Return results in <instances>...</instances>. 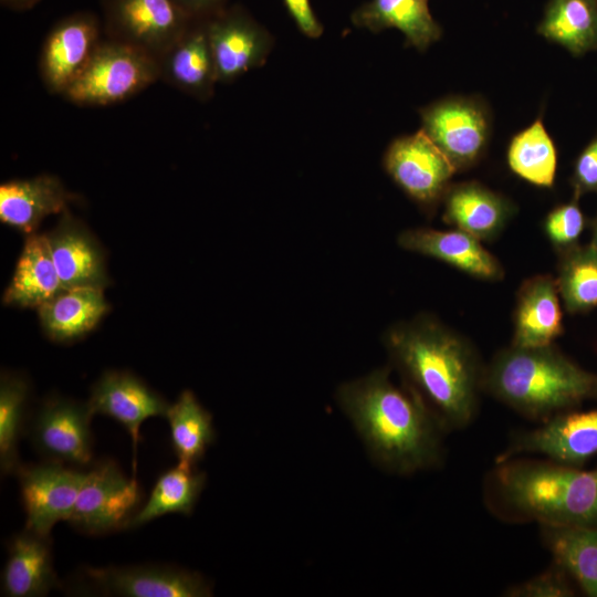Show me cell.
Segmentation results:
<instances>
[{"mask_svg": "<svg viewBox=\"0 0 597 597\" xmlns=\"http://www.w3.org/2000/svg\"><path fill=\"white\" fill-rule=\"evenodd\" d=\"M385 345L402 385L423 401L447 433L473 422L484 366L462 335L421 315L390 327Z\"/></svg>", "mask_w": 597, "mask_h": 597, "instance_id": "cell-1", "label": "cell"}, {"mask_svg": "<svg viewBox=\"0 0 597 597\" xmlns=\"http://www.w3.org/2000/svg\"><path fill=\"white\" fill-rule=\"evenodd\" d=\"M336 399L380 468L409 475L441 467L446 430L415 392L390 380L388 368L343 384Z\"/></svg>", "mask_w": 597, "mask_h": 597, "instance_id": "cell-2", "label": "cell"}, {"mask_svg": "<svg viewBox=\"0 0 597 597\" xmlns=\"http://www.w3.org/2000/svg\"><path fill=\"white\" fill-rule=\"evenodd\" d=\"M484 496L492 512L505 521L597 526V470L517 457L496 463Z\"/></svg>", "mask_w": 597, "mask_h": 597, "instance_id": "cell-3", "label": "cell"}, {"mask_svg": "<svg viewBox=\"0 0 597 597\" xmlns=\"http://www.w3.org/2000/svg\"><path fill=\"white\" fill-rule=\"evenodd\" d=\"M482 389L520 415L543 422L597 398V374L582 368L554 344L511 345L484 366Z\"/></svg>", "mask_w": 597, "mask_h": 597, "instance_id": "cell-4", "label": "cell"}, {"mask_svg": "<svg viewBox=\"0 0 597 597\" xmlns=\"http://www.w3.org/2000/svg\"><path fill=\"white\" fill-rule=\"evenodd\" d=\"M160 80L159 63L132 45L103 38L91 60L63 93L80 106L125 102Z\"/></svg>", "mask_w": 597, "mask_h": 597, "instance_id": "cell-5", "label": "cell"}, {"mask_svg": "<svg viewBox=\"0 0 597 597\" xmlns=\"http://www.w3.org/2000/svg\"><path fill=\"white\" fill-rule=\"evenodd\" d=\"M135 478H127L113 460H100L85 470L75 506L67 523L88 535L129 527L140 504Z\"/></svg>", "mask_w": 597, "mask_h": 597, "instance_id": "cell-6", "label": "cell"}, {"mask_svg": "<svg viewBox=\"0 0 597 597\" xmlns=\"http://www.w3.org/2000/svg\"><path fill=\"white\" fill-rule=\"evenodd\" d=\"M101 11L105 38L157 60L193 21L171 0H101Z\"/></svg>", "mask_w": 597, "mask_h": 597, "instance_id": "cell-7", "label": "cell"}, {"mask_svg": "<svg viewBox=\"0 0 597 597\" xmlns=\"http://www.w3.org/2000/svg\"><path fill=\"white\" fill-rule=\"evenodd\" d=\"M596 453L597 409H570L540 422L536 428L513 432L495 463L536 454L559 464L582 468Z\"/></svg>", "mask_w": 597, "mask_h": 597, "instance_id": "cell-8", "label": "cell"}, {"mask_svg": "<svg viewBox=\"0 0 597 597\" xmlns=\"http://www.w3.org/2000/svg\"><path fill=\"white\" fill-rule=\"evenodd\" d=\"M93 417L87 401L50 397L39 406L27 432L45 461L82 468L92 462Z\"/></svg>", "mask_w": 597, "mask_h": 597, "instance_id": "cell-9", "label": "cell"}, {"mask_svg": "<svg viewBox=\"0 0 597 597\" xmlns=\"http://www.w3.org/2000/svg\"><path fill=\"white\" fill-rule=\"evenodd\" d=\"M420 113L421 130L457 171L473 165L484 153L490 136V117L482 102L470 97H447Z\"/></svg>", "mask_w": 597, "mask_h": 597, "instance_id": "cell-10", "label": "cell"}, {"mask_svg": "<svg viewBox=\"0 0 597 597\" xmlns=\"http://www.w3.org/2000/svg\"><path fill=\"white\" fill-rule=\"evenodd\" d=\"M88 591L121 597H207L212 585L199 573L172 565L84 567Z\"/></svg>", "mask_w": 597, "mask_h": 597, "instance_id": "cell-11", "label": "cell"}, {"mask_svg": "<svg viewBox=\"0 0 597 597\" xmlns=\"http://www.w3.org/2000/svg\"><path fill=\"white\" fill-rule=\"evenodd\" d=\"M103 27L92 11H76L49 30L39 55V75L51 94L63 95L96 51Z\"/></svg>", "mask_w": 597, "mask_h": 597, "instance_id": "cell-12", "label": "cell"}, {"mask_svg": "<svg viewBox=\"0 0 597 597\" xmlns=\"http://www.w3.org/2000/svg\"><path fill=\"white\" fill-rule=\"evenodd\" d=\"M20 483L25 527L50 535L53 526L67 522L85 479V471L45 461L21 465L15 474Z\"/></svg>", "mask_w": 597, "mask_h": 597, "instance_id": "cell-13", "label": "cell"}, {"mask_svg": "<svg viewBox=\"0 0 597 597\" xmlns=\"http://www.w3.org/2000/svg\"><path fill=\"white\" fill-rule=\"evenodd\" d=\"M384 165L394 181L423 207H432L443 199L457 171L421 129L394 140Z\"/></svg>", "mask_w": 597, "mask_h": 597, "instance_id": "cell-14", "label": "cell"}, {"mask_svg": "<svg viewBox=\"0 0 597 597\" xmlns=\"http://www.w3.org/2000/svg\"><path fill=\"white\" fill-rule=\"evenodd\" d=\"M218 83H231L264 64L270 33L241 6L227 7L206 20Z\"/></svg>", "mask_w": 597, "mask_h": 597, "instance_id": "cell-15", "label": "cell"}, {"mask_svg": "<svg viewBox=\"0 0 597 597\" xmlns=\"http://www.w3.org/2000/svg\"><path fill=\"white\" fill-rule=\"evenodd\" d=\"M92 413L107 416L129 433L134 454L143 422L166 417L170 404L142 379L128 371L107 370L94 384L87 400Z\"/></svg>", "mask_w": 597, "mask_h": 597, "instance_id": "cell-16", "label": "cell"}, {"mask_svg": "<svg viewBox=\"0 0 597 597\" xmlns=\"http://www.w3.org/2000/svg\"><path fill=\"white\" fill-rule=\"evenodd\" d=\"M45 233L63 290L103 289L109 284L103 249L87 227L69 209Z\"/></svg>", "mask_w": 597, "mask_h": 597, "instance_id": "cell-17", "label": "cell"}, {"mask_svg": "<svg viewBox=\"0 0 597 597\" xmlns=\"http://www.w3.org/2000/svg\"><path fill=\"white\" fill-rule=\"evenodd\" d=\"M398 244L408 251L440 260L480 280L499 281L504 276L501 262L479 239L460 229H409L399 234Z\"/></svg>", "mask_w": 597, "mask_h": 597, "instance_id": "cell-18", "label": "cell"}, {"mask_svg": "<svg viewBox=\"0 0 597 597\" xmlns=\"http://www.w3.org/2000/svg\"><path fill=\"white\" fill-rule=\"evenodd\" d=\"M160 80L199 101H208L218 83L206 20H193L159 59Z\"/></svg>", "mask_w": 597, "mask_h": 597, "instance_id": "cell-19", "label": "cell"}, {"mask_svg": "<svg viewBox=\"0 0 597 597\" xmlns=\"http://www.w3.org/2000/svg\"><path fill=\"white\" fill-rule=\"evenodd\" d=\"M60 586L50 535L27 527L14 534L8 542V557L1 576L2 595L41 597Z\"/></svg>", "mask_w": 597, "mask_h": 597, "instance_id": "cell-20", "label": "cell"}, {"mask_svg": "<svg viewBox=\"0 0 597 597\" xmlns=\"http://www.w3.org/2000/svg\"><path fill=\"white\" fill-rule=\"evenodd\" d=\"M559 298L552 275L537 274L525 280L516 295L511 345L542 347L554 344L564 331Z\"/></svg>", "mask_w": 597, "mask_h": 597, "instance_id": "cell-21", "label": "cell"}, {"mask_svg": "<svg viewBox=\"0 0 597 597\" xmlns=\"http://www.w3.org/2000/svg\"><path fill=\"white\" fill-rule=\"evenodd\" d=\"M72 200L74 196L53 175L10 180L0 186V220L33 233L44 218L62 213Z\"/></svg>", "mask_w": 597, "mask_h": 597, "instance_id": "cell-22", "label": "cell"}, {"mask_svg": "<svg viewBox=\"0 0 597 597\" xmlns=\"http://www.w3.org/2000/svg\"><path fill=\"white\" fill-rule=\"evenodd\" d=\"M443 201L444 222L480 241L494 239L514 211L510 200L478 182L449 186Z\"/></svg>", "mask_w": 597, "mask_h": 597, "instance_id": "cell-23", "label": "cell"}, {"mask_svg": "<svg viewBox=\"0 0 597 597\" xmlns=\"http://www.w3.org/2000/svg\"><path fill=\"white\" fill-rule=\"evenodd\" d=\"M62 291L46 234L31 233L3 294V303L18 307H39Z\"/></svg>", "mask_w": 597, "mask_h": 597, "instance_id": "cell-24", "label": "cell"}, {"mask_svg": "<svg viewBox=\"0 0 597 597\" xmlns=\"http://www.w3.org/2000/svg\"><path fill=\"white\" fill-rule=\"evenodd\" d=\"M352 21L371 32L396 28L420 51L438 41L442 33L430 13L428 0H370L353 12Z\"/></svg>", "mask_w": 597, "mask_h": 597, "instance_id": "cell-25", "label": "cell"}, {"mask_svg": "<svg viewBox=\"0 0 597 597\" xmlns=\"http://www.w3.org/2000/svg\"><path fill=\"white\" fill-rule=\"evenodd\" d=\"M103 289L63 290L38 307L45 335L60 343L75 341L92 331L108 311Z\"/></svg>", "mask_w": 597, "mask_h": 597, "instance_id": "cell-26", "label": "cell"}, {"mask_svg": "<svg viewBox=\"0 0 597 597\" xmlns=\"http://www.w3.org/2000/svg\"><path fill=\"white\" fill-rule=\"evenodd\" d=\"M545 548L587 596L597 597V526L540 525Z\"/></svg>", "mask_w": 597, "mask_h": 597, "instance_id": "cell-27", "label": "cell"}, {"mask_svg": "<svg viewBox=\"0 0 597 597\" xmlns=\"http://www.w3.org/2000/svg\"><path fill=\"white\" fill-rule=\"evenodd\" d=\"M207 475L197 465L177 462L163 472L146 501L129 523V527L142 526L167 514L190 515L206 485Z\"/></svg>", "mask_w": 597, "mask_h": 597, "instance_id": "cell-28", "label": "cell"}, {"mask_svg": "<svg viewBox=\"0 0 597 597\" xmlns=\"http://www.w3.org/2000/svg\"><path fill=\"white\" fill-rule=\"evenodd\" d=\"M537 32L574 55L597 49V0H548Z\"/></svg>", "mask_w": 597, "mask_h": 597, "instance_id": "cell-29", "label": "cell"}, {"mask_svg": "<svg viewBox=\"0 0 597 597\" xmlns=\"http://www.w3.org/2000/svg\"><path fill=\"white\" fill-rule=\"evenodd\" d=\"M170 442L179 463L197 465L216 439L211 413L191 390H184L169 406Z\"/></svg>", "mask_w": 597, "mask_h": 597, "instance_id": "cell-30", "label": "cell"}, {"mask_svg": "<svg viewBox=\"0 0 597 597\" xmlns=\"http://www.w3.org/2000/svg\"><path fill=\"white\" fill-rule=\"evenodd\" d=\"M559 252L556 284L568 313L597 307V247L578 243Z\"/></svg>", "mask_w": 597, "mask_h": 597, "instance_id": "cell-31", "label": "cell"}, {"mask_svg": "<svg viewBox=\"0 0 597 597\" xmlns=\"http://www.w3.org/2000/svg\"><path fill=\"white\" fill-rule=\"evenodd\" d=\"M507 164L514 174L535 186H553L557 150L541 118L512 138Z\"/></svg>", "mask_w": 597, "mask_h": 597, "instance_id": "cell-32", "label": "cell"}, {"mask_svg": "<svg viewBox=\"0 0 597 597\" xmlns=\"http://www.w3.org/2000/svg\"><path fill=\"white\" fill-rule=\"evenodd\" d=\"M30 387L20 374L2 371L0 378V468L3 475L17 474L22 465L18 446L28 428Z\"/></svg>", "mask_w": 597, "mask_h": 597, "instance_id": "cell-33", "label": "cell"}, {"mask_svg": "<svg viewBox=\"0 0 597 597\" xmlns=\"http://www.w3.org/2000/svg\"><path fill=\"white\" fill-rule=\"evenodd\" d=\"M573 578L557 563L541 574L519 584L509 586L504 597H572L576 595Z\"/></svg>", "mask_w": 597, "mask_h": 597, "instance_id": "cell-34", "label": "cell"}, {"mask_svg": "<svg viewBox=\"0 0 597 597\" xmlns=\"http://www.w3.org/2000/svg\"><path fill=\"white\" fill-rule=\"evenodd\" d=\"M579 198L554 208L546 217L545 233L557 251L577 244L586 227V218L579 205Z\"/></svg>", "mask_w": 597, "mask_h": 597, "instance_id": "cell-35", "label": "cell"}, {"mask_svg": "<svg viewBox=\"0 0 597 597\" xmlns=\"http://www.w3.org/2000/svg\"><path fill=\"white\" fill-rule=\"evenodd\" d=\"M570 182L577 198L597 192V134L577 157Z\"/></svg>", "mask_w": 597, "mask_h": 597, "instance_id": "cell-36", "label": "cell"}, {"mask_svg": "<svg viewBox=\"0 0 597 597\" xmlns=\"http://www.w3.org/2000/svg\"><path fill=\"white\" fill-rule=\"evenodd\" d=\"M283 2L303 34L315 39L323 33V27L315 15L310 0H283Z\"/></svg>", "mask_w": 597, "mask_h": 597, "instance_id": "cell-37", "label": "cell"}, {"mask_svg": "<svg viewBox=\"0 0 597 597\" xmlns=\"http://www.w3.org/2000/svg\"><path fill=\"white\" fill-rule=\"evenodd\" d=\"M192 20H207L228 6L229 0H171Z\"/></svg>", "mask_w": 597, "mask_h": 597, "instance_id": "cell-38", "label": "cell"}, {"mask_svg": "<svg viewBox=\"0 0 597 597\" xmlns=\"http://www.w3.org/2000/svg\"><path fill=\"white\" fill-rule=\"evenodd\" d=\"M41 0H0L2 7L14 11L25 12L33 9Z\"/></svg>", "mask_w": 597, "mask_h": 597, "instance_id": "cell-39", "label": "cell"}, {"mask_svg": "<svg viewBox=\"0 0 597 597\" xmlns=\"http://www.w3.org/2000/svg\"><path fill=\"white\" fill-rule=\"evenodd\" d=\"M590 243L597 247V216L593 222V233H591Z\"/></svg>", "mask_w": 597, "mask_h": 597, "instance_id": "cell-40", "label": "cell"}]
</instances>
